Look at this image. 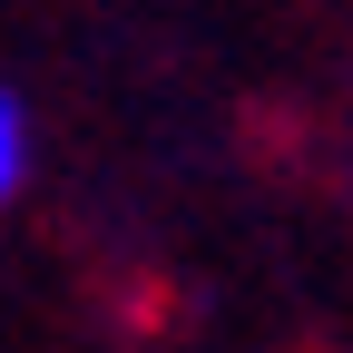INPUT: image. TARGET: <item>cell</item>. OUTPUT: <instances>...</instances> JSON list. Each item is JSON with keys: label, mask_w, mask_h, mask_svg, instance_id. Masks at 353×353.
I'll return each mask as SVG.
<instances>
[{"label": "cell", "mask_w": 353, "mask_h": 353, "mask_svg": "<svg viewBox=\"0 0 353 353\" xmlns=\"http://www.w3.org/2000/svg\"><path fill=\"white\" fill-rule=\"evenodd\" d=\"M20 187H30V108H20V88H0V206Z\"/></svg>", "instance_id": "6da1fadb"}]
</instances>
